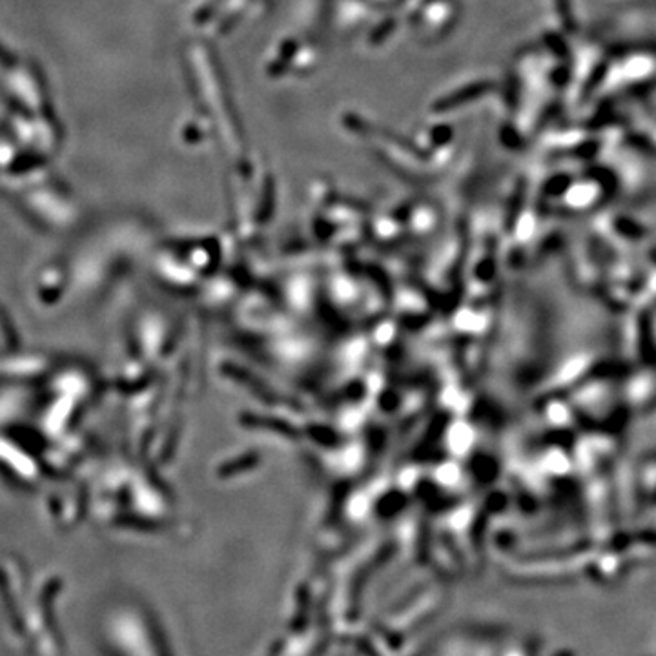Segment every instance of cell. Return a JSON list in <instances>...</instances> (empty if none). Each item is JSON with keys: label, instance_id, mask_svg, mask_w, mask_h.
<instances>
[{"label": "cell", "instance_id": "1", "mask_svg": "<svg viewBox=\"0 0 656 656\" xmlns=\"http://www.w3.org/2000/svg\"><path fill=\"white\" fill-rule=\"evenodd\" d=\"M488 86H491V84H487V82H480V84H474V86L465 88V90L458 91V93L451 95V97H447L445 101H441L439 108H441V110H449V108H456V106H459V104H465L467 101H471V98H476V97H480V95H483L485 91L488 90Z\"/></svg>", "mask_w": 656, "mask_h": 656}]
</instances>
